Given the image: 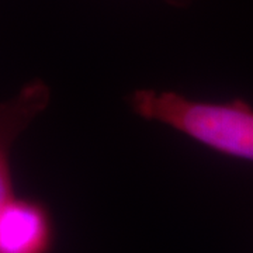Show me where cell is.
Wrapping results in <instances>:
<instances>
[{
  "mask_svg": "<svg viewBox=\"0 0 253 253\" xmlns=\"http://www.w3.org/2000/svg\"><path fill=\"white\" fill-rule=\"evenodd\" d=\"M191 1L193 0H166V3H169L170 6H174V7H186Z\"/></svg>",
  "mask_w": 253,
  "mask_h": 253,
  "instance_id": "277c9868",
  "label": "cell"
},
{
  "mask_svg": "<svg viewBox=\"0 0 253 253\" xmlns=\"http://www.w3.org/2000/svg\"><path fill=\"white\" fill-rule=\"evenodd\" d=\"M54 221L41 201L13 197L0 210V253H51Z\"/></svg>",
  "mask_w": 253,
  "mask_h": 253,
  "instance_id": "7a4b0ae2",
  "label": "cell"
},
{
  "mask_svg": "<svg viewBox=\"0 0 253 253\" xmlns=\"http://www.w3.org/2000/svg\"><path fill=\"white\" fill-rule=\"evenodd\" d=\"M51 91L44 82L26 84L14 97L0 103V210L14 197L11 179V149L21 132L49 103Z\"/></svg>",
  "mask_w": 253,
  "mask_h": 253,
  "instance_id": "3957f363",
  "label": "cell"
},
{
  "mask_svg": "<svg viewBox=\"0 0 253 253\" xmlns=\"http://www.w3.org/2000/svg\"><path fill=\"white\" fill-rule=\"evenodd\" d=\"M129 106L138 117L170 126L217 154L253 163V107L244 99L212 103L139 89L129 96Z\"/></svg>",
  "mask_w": 253,
  "mask_h": 253,
  "instance_id": "6da1fadb",
  "label": "cell"
}]
</instances>
